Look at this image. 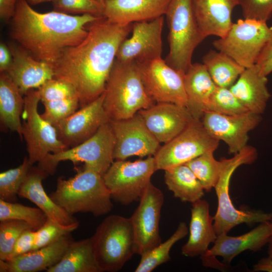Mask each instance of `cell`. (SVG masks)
Wrapping results in <instances>:
<instances>
[{"label":"cell","instance_id":"6","mask_svg":"<svg viewBox=\"0 0 272 272\" xmlns=\"http://www.w3.org/2000/svg\"><path fill=\"white\" fill-rule=\"evenodd\" d=\"M165 15L169 52L165 60L185 74L192 64L195 49L205 39L196 20L192 1L171 0Z\"/></svg>","mask_w":272,"mask_h":272},{"label":"cell","instance_id":"49","mask_svg":"<svg viewBox=\"0 0 272 272\" xmlns=\"http://www.w3.org/2000/svg\"><path fill=\"white\" fill-rule=\"evenodd\" d=\"M31 6L36 5L41 3L51 2V0H26Z\"/></svg>","mask_w":272,"mask_h":272},{"label":"cell","instance_id":"36","mask_svg":"<svg viewBox=\"0 0 272 272\" xmlns=\"http://www.w3.org/2000/svg\"><path fill=\"white\" fill-rule=\"evenodd\" d=\"M25 157L17 167L0 173V199L8 202H16L19 190L33 166Z\"/></svg>","mask_w":272,"mask_h":272},{"label":"cell","instance_id":"44","mask_svg":"<svg viewBox=\"0 0 272 272\" xmlns=\"http://www.w3.org/2000/svg\"><path fill=\"white\" fill-rule=\"evenodd\" d=\"M35 234L36 231L32 229L24 231L17 240L6 260H11L33 250Z\"/></svg>","mask_w":272,"mask_h":272},{"label":"cell","instance_id":"38","mask_svg":"<svg viewBox=\"0 0 272 272\" xmlns=\"http://www.w3.org/2000/svg\"><path fill=\"white\" fill-rule=\"evenodd\" d=\"M34 230L27 222L18 220L0 221V259L6 260L15 242L25 231Z\"/></svg>","mask_w":272,"mask_h":272},{"label":"cell","instance_id":"40","mask_svg":"<svg viewBox=\"0 0 272 272\" xmlns=\"http://www.w3.org/2000/svg\"><path fill=\"white\" fill-rule=\"evenodd\" d=\"M53 10L67 14L103 16V5L96 0H51Z\"/></svg>","mask_w":272,"mask_h":272},{"label":"cell","instance_id":"10","mask_svg":"<svg viewBox=\"0 0 272 272\" xmlns=\"http://www.w3.org/2000/svg\"><path fill=\"white\" fill-rule=\"evenodd\" d=\"M272 28L265 22L240 19L233 23L226 35L214 40L217 50L228 55L245 69L254 65L266 42Z\"/></svg>","mask_w":272,"mask_h":272},{"label":"cell","instance_id":"12","mask_svg":"<svg viewBox=\"0 0 272 272\" xmlns=\"http://www.w3.org/2000/svg\"><path fill=\"white\" fill-rule=\"evenodd\" d=\"M219 144L206 130L201 120L194 119L180 133L160 147L154 156L157 171L186 164L208 151L215 152Z\"/></svg>","mask_w":272,"mask_h":272},{"label":"cell","instance_id":"9","mask_svg":"<svg viewBox=\"0 0 272 272\" xmlns=\"http://www.w3.org/2000/svg\"><path fill=\"white\" fill-rule=\"evenodd\" d=\"M156 171L154 156L133 162L115 160L103 179L111 198L127 206L140 200Z\"/></svg>","mask_w":272,"mask_h":272},{"label":"cell","instance_id":"5","mask_svg":"<svg viewBox=\"0 0 272 272\" xmlns=\"http://www.w3.org/2000/svg\"><path fill=\"white\" fill-rule=\"evenodd\" d=\"M257 155L255 148L247 146L233 157L221 160L222 168L214 188L218 198V208L213 217L214 227L217 235L227 234L232 228L242 223L251 225L272 221V213L236 209L230 196V180L234 171L242 165L253 163L256 160Z\"/></svg>","mask_w":272,"mask_h":272},{"label":"cell","instance_id":"20","mask_svg":"<svg viewBox=\"0 0 272 272\" xmlns=\"http://www.w3.org/2000/svg\"><path fill=\"white\" fill-rule=\"evenodd\" d=\"M160 143L165 144L183 131L194 119L186 107L157 103L138 112Z\"/></svg>","mask_w":272,"mask_h":272},{"label":"cell","instance_id":"43","mask_svg":"<svg viewBox=\"0 0 272 272\" xmlns=\"http://www.w3.org/2000/svg\"><path fill=\"white\" fill-rule=\"evenodd\" d=\"M244 19L265 22L272 16V0H238Z\"/></svg>","mask_w":272,"mask_h":272},{"label":"cell","instance_id":"18","mask_svg":"<svg viewBox=\"0 0 272 272\" xmlns=\"http://www.w3.org/2000/svg\"><path fill=\"white\" fill-rule=\"evenodd\" d=\"M164 22L163 16L151 21L132 23V36L121 43L116 59L143 63L161 57Z\"/></svg>","mask_w":272,"mask_h":272},{"label":"cell","instance_id":"48","mask_svg":"<svg viewBox=\"0 0 272 272\" xmlns=\"http://www.w3.org/2000/svg\"><path fill=\"white\" fill-rule=\"evenodd\" d=\"M253 271L272 272V257L268 256L260 259L253 265Z\"/></svg>","mask_w":272,"mask_h":272},{"label":"cell","instance_id":"46","mask_svg":"<svg viewBox=\"0 0 272 272\" xmlns=\"http://www.w3.org/2000/svg\"><path fill=\"white\" fill-rule=\"evenodd\" d=\"M18 0H0V17L9 22L12 19L15 11Z\"/></svg>","mask_w":272,"mask_h":272},{"label":"cell","instance_id":"21","mask_svg":"<svg viewBox=\"0 0 272 272\" xmlns=\"http://www.w3.org/2000/svg\"><path fill=\"white\" fill-rule=\"evenodd\" d=\"M13 62L5 72L22 95L54 78L53 64L39 61L17 43H9Z\"/></svg>","mask_w":272,"mask_h":272},{"label":"cell","instance_id":"14","mask_svg":"<svg viewBox=\"0 0 272 272\" xmlns=\"http://www.w3.org/2000/svg\"><path fill=\"white\" fill-rule=\"evenodd\" d=\"M164 200L162 191L150 183L130 217L135 244V254L142 255L162 242L159 223Z\"/></svg>","mask_w":272,"mask_h":272},{"label":"cell","instance_id":"28","mask_svg":"<svg viewBox=\"0 0 272 272\" xmlns=\"http://www.w3.org/2000/svg\"><path fill=\"white\" fill-rule=\"evenodd\" d=\"M187 96L186 107L192 117L201 120L217 86L203 63L190 65L184 76Z\"/></svg>","mask_w":272,"mask_h":272},{"label":"cell","instance_id":"3","mask_svg":"<svg viewBox=\"0 0 272 272\" xmlns=\"http://www.w3.org/2000/svg\"><path fill=\"white\" fill-rule=\"evenodd\" d=\"M103 107L109 120L132 117L154 104L148 94L139 63L115 59L104 92Z\"/></svg>","mask_w":272,"mask_h":272},{"label":"cell","instance_id":"22","mask_svg":"<svg viewBox=\"0 0 272 272\" xmlns=\"http://www.w3.org/2000/svg\"><path fill=\"white\" fill-rule=\"evenodd\" d=\"M171 0H104L103 16L118 24L151 21L165 15Z\"/></svg>","mask_w":272,"mask_h":272},{"label":"cell","instance_id":"35","mask_svg":"<svg viewBox=\"0 0 272 272\" xmlns=\"http://www.w3.org/2000/svg\"><path fill=\"white\" fill-rule=\"evenodd\" d=\"M39 208H33L0 199V221L18 220L28 223L35 230L41 228L47 219Z\"/></svg>","mask_w":272,"mask_h":272},{"label":"cell","instance_id":"41","mask_svg":"<svg viewBox=\"0 0 272 272\" xmlns=\"http://www.w3.org/2000/svg\"><path fill=\"white\" fill-rule=\"evenodd\" d=\"M42 104L45 109L41 115L45 120L53 126L72 114L80 107L78 97L50 101Z\"/></svg>","mask_w":272,"mask_h":272},{"label":"cell","instance_id":"2","mask_svg":"<svg viewBox=\"0 0 272 272\" xmlns=\"http://www.w3.org/2000/svg\"><path fill=\"white\" fill-rule=\"evenodd\" d=\"M99 18L54 10L39 13L26 0H18L10 22V35L34 58L53 64L65 50L86 37V26Z\"/></svg>","mask_w":272,"mask_h":272},{"label":"cell","instance_id":"27","mask_svg":"<svg viewBox=\"0 0 272 272\" xmlns=\"http://www.w3.org/2000/svg\"><path fill=\"white\" fill-rule=\"evenodd\" d=\"M47 175L38 166H32L18 192V196L29 199L47 216L63 225L78 222L73 216L58 206L48 195L42 185Z\"/></svg>","mask_w":272,"mask_h":272},{"label":"cell","instance_id":"11","mask_svg":"<svg viewBox=\"0 0 272 272\" xmlns=\"http://www.w3.org/2000/svg\"><path fill=\"white\" fill-rule=\"evenodd\" d=\"M22 114V135L26 143L28 158L33 165L42 161L49 154L67 149L58 139L54 126L38 112L40 97L38 90L29 91L24 96Z\"/></svg>","mask_w":272,"mask_h":272},{"label":"cell","instance_id":"17","mask_svg":"<svg viewBox=\"0 0 272 272\" xmlns=\"http://www.w3.org/2000/svg\"><path fill=\"white\" fill-rule=\"evenodd\" d=\"M261 115L250 112L228 115L206 111L201 121L214 139L225 142L230 154L235 155L247 145L248 133L261 121Z\"/></svg>","mask_w":272,"mask_h":272},{"label":"cell","instance_id":"24","mask_svg":"<svg viewBox=\"0 0 272 272\" xmlns=\"http://www.w3.org/2000/svg\"><path fill=\"white\" fill-rule=\"evenodd\" d=\"M199 30L206 38L214 35L224 37L233 22L232 14L238 0H192Z\"/></svg>","mask_w":272,"mask_h":272},{"label":"cell","instance_id":"31","mask_svg":"<svg viewBox=\"0 0 272 272\" xmlns=\"http://www.w3.org/2000/svg\"><path fill=\"white\" fill-rule=\"evenodd\" d=\"M165 183L175 198L193 203L202 197L205 189L185 164L164 170Z\"/></svg>","mask_w":272,"mask_h":272},{"label":"cell","instance_id":"33","mask_svg":"<svg viewBox=\"0 0 272 272\" xmlns=\"http://www.w3.org/2000/svg\"><path fill=\"white\" fill-rule=\"evenodd\" d=\"M188 232L186 224L181 222L174 233L165 241L141 255L135 272H151L170 259V251L173 246L185 237Z\"/></svg>","mask_w":272,"mask_h":272},{"label":"cell","instance_id":"26","mask_svg":"<svg viewBox=\"0 0 272 272\" xmlns=\"http://www.w3.org/2000/svg\"><path fill=\"white\" fill-rule=\"evenodd\" d=\"M267 84V77L255 64L244 70L230 90L249 112L261 115L271 97Z\"/></svg>","mask_w":272,"mask_h":272},{"label":"cell","instance_id":"13","mask_svg":"<svg viewBox=\"0 0 272 272\" xmlns=\"http://www.w3.org/2000/svg\"><path fill=\"white\" fill-rule=\"evenodd\" d=\"M139 64L145 88L155 102L186 107L184 73L170 66L161 57Z\"/></svg>","mask_w":272,"mask_h":272},{"label":"cell","instance_id":"30","mask_svg":"<svg viewBox=\"0 0 272 272\" xmlns=\"http://www.w3.org/2000/svg\"><path fill=\"white\" fill-rule=\"evenodd\" d=\"M47 272H101L97 264L90 238L73 241L64 255Z\"/></svg>","mask_w":272,"mask_h":272},{"label":"cell","instance_id":"16","mask_svg":"<svg viewBox=\"0 0 272 272\" xmlns=\"http://www.w3.org/2000/svg\"><path fill=\"white\" fill-rule=\"evenodd\" d=\"M109 122L115 141L114 160H125L133 156H154L161 147L138 113L127 119L109 120Z\"/></svg>","mask_w":272,"mask_h":272},{"label":"cell","instance_id":"39","mask_svg":"<svg viewBox=\"0 0 272 272\" xmlns=\"http://www.w3.org/2000/svg\"><path fill=\"white\" fill-rule=\"evenodd\" d=\"M79 226V222L66 225L47 218L44 224L36 231L34 250L47 246L71 233Z\"/></svg>","mask_w":272,"mask_h":272},{"label":"cell","instance_id":"34","mask_svg":"<svg viewBox=\"0 0 272 272\" xmlns=\"http://www.w3.org/2000/svg\"><path fill=\"white\" fill-rule=\"evenodd\" d=\"M214 153L212 151L207 152L185 164L207 192L215 188L222 168V160H217Z\"/></svg>","mask_w":272,"mask_h":272},{"label":"cell","instance_id":"29","mask_svg":"<svg viewBox=\"0 0 272 272\" xmlns=\"http://www.w3.org/2000/svg\"><path fill=\"white\" fill-rule=\"evenodd\" d=\"M24 98L10 77L5 73L0 75V121L1 127L16 132L21 139L22 123L21 116L24 108Z\"/></svg>","mask_w":272,"mask_h":272},{"label":"cell","instance_id":"1","mask_svg":"<svg viewBox=\"0 0 272 272\" xmlns=\"http://www.w3.org/2000/svg\"><path fill=\"white\" fill-rule=\"evenodd\" d=\"M132 30V24H118L101 17L88 25L79 44L64 51L53 64L54 78L72 84L80 107L104 92L119 47Z\"/></svg>","mask_w":272,"mask_h":272},{"label":"cell","instance_id":"4","mask_svg":"<svg viewBox=\"0 0 272 272\" xmlns=\"http://www.w3.org/2000/svg\"><path fill=\"white\" fill-rule=\"evenodd\" d=\"M49 196L72 215L82 212L101 216L109 213L113 208L112 198L103 176L85 168L68 179L59 177L55 190Z\"/></svg>","mask_w":272,"mask_h":272},{"label":"cell","instance_id":"8","mask_svg":"<svg viewBox=\"0 0 272 272\" xmlns=\"http://www.w3.org/2000/svg\"><path fill=\"white\" fill-rule=\"evenodd\" d=\"M115 137L109 120L90 138L73 148L49 154L38 167L47 176L55 173L58 163L70 161L74 165L84 163V168L93 170L102 176L113 162Z\"/></svg>","mask_w":272,"mask_h":272},{"label":"cell","instance_id":"7","mask_svg":"<svg viewBox=\"0 0 272 272\" xmlns=\"http://www.w3.org/2000/svg\"><path fill=\"white\" fill-rule=\"evenodd\" d=\"M90 238L101 272L118 271L135 254L134 235L130 218L117 215L107 216Z\"/></svg>","mask_w":272,"mask_h":272},{"label":"cell","instance_id":"25","mask_svg":"<svg viewBox=\"0 0 272 272\" xmlns=\"http://www.w3.org/2000/svg\"><path fill=\"white\" fill-rule=\"evenodd\" d=\"M213 222L207 201L200 199L192 203L189 235L181 248L182 255L191 257L201 256L207 252L210 244L217 237Z\"/></svg>","mask_w":272,"mask_h":272},{"label":"cell","instance_id":"47","mask_svg":"<svg viewBox=\"0 0 272 272\" xmlns=\"http://www.w3.org/2000/svg\"><path fill=\"white\" fill-rule=\"evenodd\" d=\"M13 56L10 48L6 44H0V72H6L11 65Z\"/></svg>","mask_w":272,"mask_h":272},{"label":"cell","instance_id":"15","mask_svg":"<svg viewBox=\"0 0 272 272\" xmlns=\"http://www.w3.org/2000/svg\"><path fill=\"white\" fill-rule=\"evenodd\" d=\"M272 234V223H260L249 232L238 236H231L227 233L217 235L213 246L200 256L205 266L223 268L224 264H230L241 252L249 250H260L268 244Z\"/></svg>","mask_w":272,"mask_h":272},{"label":"cell","instance_id":"42","mask_svg":"<svg viewBox=\"0 0 272 272\" xmlns=\"http://www.w3.org/2000/svg\"><path fill=\"white\" fill-rule=\"evenodd\" d=\"M37 90L42 103L65 98H79L76 90L72 84L54 78L46 81Z\"/></svg>","mask_w":272,"mask_h":272},{"label":"cell","instance_id":"50","mask_svg":"<svg viewBox=\"0 0 272 272\" xmlns=\"http://www.w3.org/2000/svg\"><path fill=\"white\" fill-rule=\"evenodd\" d=\"M272 223V221H271ZM268 256L272 257V234L268 242Z\"/></svg>","mask_w":272,"mask_h":272},{"label":"cell","instance_id":"45","mask_svg":"<svg viewBox=\"0 0 272 272\" xmlns=\"http://www.w3.org/2000/svg\"><path fill=\"white\" fill-rule=\"evenodd\" d=\"M255 65L260 73L265 77L272 72V36L261 51Z\"/></svg>","mask_w":272,"mask_h":272},{"label":"cell","instance_id":"23","mask_svg":"<svg viewBox=\"0 0 272 272\" xmlns=\"http://www.w3.org/2000/svg\"><path fill=\"white\" fill-rule=\"evenodd\" d=\"M73 241L70 233L47 246L32 250L11 260L0 259V271H46L59 261Z\"/></svg>","mask_w":272,"mask_h":272},{"label":"cell","instance_id":"51","mask_svg":"<svg viewBox=\"0 0 272 272\" xmlns=\"http://www.w3.org/2000/svg\"><path fill=\"white\" fill-rule=\"evenodd\" d=\"M96 1L99 2L102 5H104V0H96Z\"/></svg>","mask_w":272,"mask_h":272},{"label":"cell","instance_id":"19","mask_svg":"<svg viewBox=\"0 0 272 272\" xmlns=\"http://www.w3.org/2000/svg\"><path fill=\"white\" fill-rule=\"evenodd\" d=\"M104 98L103 92L97 99L54 125L58 139L67 149L90 138L109 120L103 107Z\"/></svg>","mask_w":272,"mask_h":272},{"label":"cell","instance_id":"32","mask_svg":"<svg viewBox=\"0 0 272 272\" xmlns=\"http://www.w3.org/2000/svg\"><path fill=\"white\" fill-rule=\"evenodd\" d=\"M202 63L217 87L230 88L245 69L225 53L210 50L202 57Z\"/></svg>","mask_w":272,"mask_h":272},{"label":"cell","instance_id":"37","mask_svg":"<svg viewBox=\"0 0 272 272\" xmlns=\"http://www.w3.org/2000/svg\"><path fill=\"white\" fill-rule=\"evenodd\" d=\"M234 115L249 112L229 88L217 87L207 105L206 111Z\"/></svg>","mask_w":272,"mask_h":272}]
</instances>
